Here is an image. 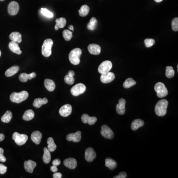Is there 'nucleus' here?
<instances>
[{
    "label": "nucleus",
    "instance_id": "8fccbe9b",
    "mask_svg": "<svg viewBox=\"0 0 178 178\" xmlns=\"http://www.w3.org/2000/svg\"><path fill=\"white\" fill-rule=\"evenodd\" d=\"M5 138V136L3 134H0V142L3 141Z\"/></svg>",
    "mask_w": 178,
    "mask_h": 178
},
{
    "label": "nucleus",
    "instance_id": "6e6d98bb",
    "mask_svg": "<svg viewBox=\"0 0 178 178\" xmlns=\"http://www.w3.org/2000/svg\"><path fill=\"white\" fill-rule=\"evenodd\" d=\"M55 30H58L59 29V28L58 27L57 25H55Z\"/></svg>",
    "mask_w": 178,
    "mask_h": 178
},
{
    "label": "nucleus",
    "instance_id": "c85d7f7f",
    "mask_svg": "<svg viewBox=\"0 0 178 178\" xmlns=\"http://www.w3.org/2000/svg\"><path fill=\"white\" fill-rule=\"evenodd\" d=\"M34 115H35L34 112L31 109H29L24 112L22 118L24 120L30 121L34 118Z\"/></svg>",
    "mask_w": 178,
    "mask_h": 178
},
{
    "label": "nucleus",
    "instance_id": "37998d69",
    "mask_svg": "<svg viewBox=\"0 0 178 178\" xmlns=\"http://www.w3.org/2000/svg\"><path fill=\"white\" fill-rule=\"evenodd\" d=\"M7 171V167L3 164H0V174H4L6 173Z\"/></svg>",
    "mask_w": 178,
    "mask_h": 178
},
{
    "label": "nucleus",
    "instance_id": "473e14b6",
    "mask_svg": "<svg viewBox=\"0 0 178 178\" xmlns=\"http://www.w3.org/2000/svg\"><path fill=\"white\" fill-rule=\"evenodd\" d=\"M90 11V8L88 6L84 5L81 7L80 9L79 10V15L82 17L87 16L89 14Z\"/></svg>",
    "mask_w": 178,
    "mask_h": 178
},
{
    "label": "nucleus",
    "instance_id": "ddd939ff",
    "mask_svg": "<svg viewBox=\"0 0 178 178\" xmlns=\"http://www.w3.org/2000/svg\"><path fill=\"white\" fill-rule=\"evenodd\" d=\"M96 157V153L94 149L92 148H89L86 150L85 158L88 162H92Z\"/></svg>",
    "mask_w": 178,
    "mask_h": 178
},
{
    "label": "nucleus",
    "instance_id": "cd10ccee",
    "mask_svg": "<svg viewBox=\"0 0 178 178\" xmlns=\"http://www.w3.org/2000/svg\"><path fill=\"white\" fill-rule=\"evenodd\" d=\"M19 68L18 66H14L6 70L5 72V75L7 77H11L14 74L18 73L19 71Z\"/></svg>",
    "mask_w": 178,
    "mask_h": 178
},
{
    "label": "nucleus",
    "instance_id": "864d4df0",
    "mask_svg": "<svg viewBox=\"0 0 178 178\" xmlns=\"http://www.w3.org/2000/svg\"><path fill=\"white\" fill-rule=\"evenodd\" d=\"M68 28H69V30H71L72 31H74V27L72 25H69V26H68Z\"/></svg>",
    "mask_w": 178,
    "mask_h": 178
},
{
    "label": "nucleus",
    "instance_id": "a211bd4d",
    "mask_svg": "<svg viewBox=\"0 0 178 178\" xmlns=\"http://www.w3.org/2000/svg\"><path fill=\"white\" fill-rule=\"evenodd\" d=\"M63 164L66 167L70 169H74L77 166V162L75 158H69L65 159Z\"/></svg>",
    "mask_w": 178,
    "mask_h": 178
},
{
    "label": "nucleus",
    "instance_id": "412c9836",
    "mask_svg": "<svg viewBox=\"0 0 178 178\" xmlns=\"http://www.w3.org/2000/svg\"><path fill=\"white\" fill-rule=\"evenodd\" d=\"M9 47L10 51H13V53L18 55L22 54V51L20 50V47H19L18 44L16 42L11 41L9 43Z\"/></svg>",
    "mask_w": 178,
    "mask_h": 178
},
{
    "label": "nucleus",
    "instance_id": "f03ea898",
    "mask_svg": "<svg viewBox=\"0 0 178 178\" xmlns=\"http://www.w3.org/2000/svg\"><path fill=\"white\" fill-rule=\"evenodd\" d=\"M28 96H29L28 93L25 91H22L20 93L14 92L10 95V99L13 103H19L26 100Z\"/></svg>",
    "mask_w": 178,
    "mask_h": 178
},
{
    "label": "nucleus",
    "instance_id": "4c0bfd02",
    "mask_svg": "<svg viewBox=\"0 0 178 178\" xmlns=\"http://www.w3.org/2000/svg\"><path fill=\"white\" fill-rule=\"evenodd\" d=\"M63 34V38L67 41H70L72 37V33L69 30H64Z\"/></svg>",
    "mask_w": 178,
    "mask_h": 178
},
{
    "label": "nucleus",
    "instance_id": "79ce46f5",
    "mask_svg": "<svg viewBox=\"0 0 178 178\" xmlns=\"http://www.w3.org/2000/svg\"><path fill=\"white\" fill-rule=\"evenodd\" d=\"M172 28L174 31H178V18H176L172 21Z\"/></svg>",
    "mask_w": 178,
    "mask_h": 178
},
{
    "label": "nucleus",
    "instance_id": "f8f14e48",
    "mask_svg": "<svg viewBox=\"0 0 178 178\" xmlns=\"http://www.w3.org/2000/svg\"><path fill=\"white\" fill-rule=\"evenodd\" d=\"M71 105L69 104H65L63 105V107L59 109V112L60 115L63 117H68L70 115L72 112Z\"/></svg>",
    "mask_w": 178,
    "mask_h": 178
},
{
    "label": "nucleus",
    "instance_id": "f257e3e1",
    "mask_svg": "<svg viewBox=\"0 0 178 178\" xmlns=\"http://www.w3.org/2000/svg\"><path fill=\"white\" fill-rule=\"evenodd\" d=\"M168 102L166 99H161L157 103L155 107L156 114L158 116H163L167 112Z\"/></svg>",
    "mask_w": 178,
    "mask_h": 178
},
{
    "label": "nucleus",
    "instance_id": "b1692460",
    "mask_svg": "<svg viewBox=\"0 0 178 178\" xmlns=\"http://www.w3.org/2000/svg\"><path fill=\"white\" fill-rule=\"evenodd\" d=\"M44 85L46 88L50 92H53L55 88V84L54 81L51 79H46L44 81Z\"/></svg>",
    "mask_w": 178,
    "mask_h": 178
},
{
    "label": "nucleus",
    "instance_id": "f3484780",
    "mask_svg": "<svg viewBox=\"0 0 178 178\" xmlns=\"http://www.w3.org/2000/svg\"><path fill=\"white\" fill-rule=\"evenodd\" d=\"M81 120L85 124L88 123L89 125H92L97 122V118L95 117H90L88 114H84L82 116Z\"/></svg>",
    "mask_w": 178,
    "mask_h": 178
},
{
    "label": "nucleus",
    "instance_id": "bb28decb",
    "mask_svg": "<svg viewBox=\"0 0 178 178\" xmlns=\"http://www.w3.org/2000/svg\"><path fill=\"white\" fill-rule=\"evenodd\" d=\"M105 166L109 168V169L113 170L115 169L117 166V163L115 161L111 158H107L105 159Z\"/></svg>",
    "mask_w": 178,
    "mask_h": 178
},
{
    "label": "nucleus",
    "instance_id": "20e7f679",
    "mask_svg": "<svg viewBox=\"0 0 178 178\" xmlns=\"http://www.w3.org/2000/svg\"><path fill=\"white\" fill-rule=\"evenodd\" d=\"M53 43V41L51 39H47L44 41L42 47V54L44 57H49L51 55Z\"/></svg>",
    "mask_w": 178,
    "mask_h": 178
},
{
    "label": "nucleus",
    "instance_id": "a19ab883",
    "mask_svg": "<svg viewBox=\"0 0 178 178\" xmlns=\"http://www.w3.org/2000/svg\"><path fill=\"white\" fill-rule=\"evenodd\" d=\"M144 44L147 48H150L153 46L156 42L153 39H146L144 41Z\"/></svg>",
    "mask_w": 178,
    "mask_h": 178
},
{
    "label": "nucleus",
    "instance_id": "72a5a7b5",
    "mask_svg": "<svg viewBox=\"0 0 178 178\" xmlns=\"http://www.w3.org/2000/svg\"><path fill=\"white\" fill-rule=\"evenodd\" d=\"M136 82L132 78H129L126 80L123 83V87L125 89H128L135 85Z\"/></svg>",
    "mask_w": 178,
    "mask_h": 178
},
{
    "label": "nucleus",
    "instance_id": "c756f323",
    "mask_svg": "<svg viewBox=\"0 0 178 178\" xmlns=\"http://www.w3.org/2000/svg\"><path fill=\"white\" fill-rule=\"evenodd\" d=\"M48 144V149L50 152H54L57 148V145L55 143L54 140L51 137L48 138L47 140Z\"/></svg>",
    "mask_w": 178,
    "mask_h": 178
},
{
    "label": "nucleus",
    "instance_id": "4d7b16f0",
    "mask_svg": "<svg viewBox=\"0 0 178 178\" xmlns=\"http://www.w3.org/2000/svg\"><path fill=\"white\" fill-rule=\"evenodd\" d=\"M1 54H2L1 51V50H0V57H1Z\"/></svg>",
    "mask_w": 178,
    "mask_h": 178
},
{
    "label": "nucleus",
    "instance_id": "5fc2aeb1",
    "mask_svg": "<svg viewBox=\"0 0 178 178\" xmlns=\"http://www.w3.org/2000/svg\"><path fill=\"white\" fill-rule=\"evenodd\" d=\"M156 3H160L161 2H162L163 0H154Z\"/></svg>",
    "mask_w": 178,
    "mask_h": 178
},
{
    "label": "nucleus",
    "instance_id": "393cba45",
    "mask_svg": "<svg viewBox=\"0 0 178 178\" xmlns=\"http://www.w3.org/2000/svg\"><path fill=\"white\" fill-rule=\"evenodd\" d=\"M48 100L47 98H44L43 99L37 98L34 100L33 103V106L36 108H39L41 107L43 104H45L47 103Z\"/></svg>",
    "mask_w": 178,
    "mask_h": 178
},
{
    "label": "nucleus",
    "instance_id": "a878e982",
    "mask_svg": "<svg viewBox=\"0 0 178 178\" xmlns=\"http://www.w3.org/2000/svg\"><path fill=\"white\" fill-rule=\"evenodd\" d=\"M144 124V121L141 119H136L133 121L131 124V129L134 131L137 130L139 128L143 126Z\"/></svg>",
    "mask_w": 178,
    "mask_h": 178
},
{
    "label": "nucleus",
    "instance_id": "a18cd8bd",
    "mask_svg": "<svg viewBox=\"0 0 178 178\" xmlns=\"http://www.w3.org/2000/svg\"><path fill=\"white\" fill-rule=\"evenodd\" d=\"M60 163H61V161H60L59 159H55L53 160L52 164H53V165L58 166L59 165V164H60Z\"/></svg>",
    "mask_w": 178,
    "mask_h": 178
},
{
    "label": "nucleus",
    "instance_id": "ea45409f",
    "mask_svg": "<svg viewBox=\"0 0 178 178\" xmlns=\"http://www.w3.org/2000/svg\"><path fill=\"white\" fill-rule=\"evenodd\" d=\"M64 80L65 83L67 84H68V85H72L74 83L75 79H74V76H70L67 74V75L65 76Z\"/></svg>",
    "mask_w": 178,
    "mask_h": 178
},
{
    "label": "nucleus",
    "instance_id": "de8ad7c7",
    "mask_svg": "<svg viewBox=\"0 0 178 178\" xmlns=\"http://www.w3.org/2000/svg\"><path fill=\"white\" fill-rule=\"evenodd\" d=\"M51 170L53 172H57L58 171V169L56 166L53 165L51 167Z\"/></svg>",
    "mask_w": 178,
    "mask_h": 178
},
{
    "label": "nucleus",
    "instance_id": "5701e85b",
    "mask_svg": "<svg viewBox=\"0 0 178 178\" xmlns=\"http://www.w3.org/2000/svg\"><path fill=\"white\" fill-rule=\"evenodd\" d=\"M10 39L13 41L19 44L22 41V36L20 33L18 32H14L11 33L10 35Z\"/></svg>",
    "mask_w": 178,
    "mask_h": 178
},
{
    "label": "nucleus",
    "instance_id": "603ef678",
    "mask_svg": "<svg viewBox=\"0 0 178 178\" xmlns=\"http://www.w3.org/2000/svg\"><path fill=\"white\" fill-rule=\"evenodd\" d=\"M4 151L3 148H0V156H2L4 154Z\"/></svg>",
    "mask_w": 178,
    "mask_h": 178
},
{
    "label": "nucleus",
    "instance_id": "9d476101",
    "mask_svg": "<svg viewBox=\"0 0 178 178\" xmlns=\"http://www.w3.org/2000/svg\"><path fill=\"white\" fill-rule=\"evenodd\" d=\"M115 76L113 72H108L107 73L102 74L100 76V81L102 83L107 84L113 81L115 79Z\"/></svg>",
    "mask_w": 178,
    "mask_h": 178
},
{
    "label": "nucleus",
    "instance_id": "2f4dec72",
    "mask_svg": "<svg viewBox=\"0 0 178 178\" xmlns=\"http://www.w3.org/2000/svg\"><path fill=\"white\" fill-rule=\"evenodd\" d=\"M13 117V114L10 111H6L4 115L2 117L1 121L4 123H9Z\"/></svg>",
    "mask_w": 178,
    "mask_h": 178
},
{
    "label": "nucleus",
    "instance_id": "423d86ee",
    "mask_svg": "<svg viewBox=\"0 0 178 178\" xmlns=\"http://www.w3.org/2000/svg\"><path fill=\"white\" fill-rule=\"evenodd\" d=\"M15 143L18 146H22L26 143L28 140V136L25 134H20L18 132L14 133L12 137Z\"/></svg>",
    "mask_w": 178,
    "mask_h": 178
},
{
    "label": "nucleus",
    "instance_id": "49530a36",
    "mask_svg": "<svg viewBox=\"0 0 178 178\" xmlns=\"http://www.w3.org/2000/svg\"><path fill=\"white\" fill-rule=\"evenodd\" d=\"M62 177V174L60 173L55 172L53 175V178H61Z\"/></svg>",
    "mask_w": 178,
    "mask_h": 178
},
{
    "label": "nucleus",
    "instance_id": "dca6fc26",
    "mask_svg": "<svg viewBox=\"0 0 178 178\" xmlns=\"http://www.w3.org/2000/svg\"><path fill=\"white\" fill-rule=\"evenodd\" d=\"M88 49L89 53L94 55H98L100 54L101 51L100 47L97 44H90L88 46Z\"/></svg>",
    "mask_w": 178,
    "mask_h": 178
},
{
    "label": "nucleus",
    "instance_id": "2eb2a0df",
    "mask_svg": "<svg viewBox=\"0 0 178 178\" xmlns=\"http://www.w3.org/2000/svg\"><path fill=\"white\" fill-rule=\"evenodd\" d=\"M126 100L124 99H119V103L116 107L117 113L120 115H123L125 112Z\"/></svg>",
    "mask_w": 178,
    "mask_h": 178
},
{
    "label": "nucleus",
    "instance_id": "c03bdc74",
    "mask_svg": "<svg viewBox=\"0 0 178 178\" xmlns=\"http://www.w3.org/2000/svg\"><path fill=\"white\" fill-rule=\"evenodd\" d=\"M127 177V174L124 172H120L119 175L116 176L114 177V178H125Z\"/></svg>",
    "mask_w": 178,
    "mask_h": 178
},
{
    "label": "nucleus",
    "instance_id": "4468645a",
    "mask_svg": "<svg viewBox=\"0 0 178 178\" xmlns=\"http://www.w3.org/2000/svg\"><path fill=\"white\" fill-rule=\"evenodd\" d=\"M67 139L69 142L73 141L75 143L79 142L81 139V132L80 131H77L76 133L69 134L67 136Z\"/></svg>",
    "mask_w": 178,
    "mask_h": 178
},
{
    "label": "nucleus",
    "instance_id": "3c124183",
    "mask_svg": "<svg viewBox=\"0 0 178 178\" xmlns=\"http://www.w3.org/2000/svg\"><path fill=\"white\" fill-rule=\"evenodd\" d=\"M68 74L69 75L72 76H74L75 75V73H74V72L72 71V70H70V71H69L68 72Z\"/></svg>",
    "mask_w": 178,
    "mask_h": 178
},
{
    "label": "nucleus",
    "instance_id": "4be33fe9",
    "mask_svg": "<svg viewBox=\"0 0 178 178\" xmlns=\"http://www.w3.org/2000/svg\"><path fill=\"white\" fill-rule=\"evenodd\" d=\"M42 137V135L41 133L37 131L33 132L31 136L32 140L36 144H40Z\"/></svg>",
    "mask_w": 178,
    "mask_h": 178
},
{
    "label": "nucleus",
    "instance_id": "09e8293b",
    "mask_svg": "<svg viewBox=\"0 0 178 178\" xmlns=\"http://www.w3.org/2000/svg\"><path fill=\"white\" fill-rule=\"evenodd\" d=\"M0 161L2 162H5L6 161V158L5 156L3 155L0 156Z\"/></svg>",
    "mask_w": 178,
    "mask_h": 178
},
{
    "label": "nucleus",
    "instance_id": "58836bf2",
    "mask_svg": "<svg viewBox=\"0 0 178 178\" xmlns=\"http://www.w3.org/2000/svg\"><path fill=\"white\" fill-rule=\"evenodd\" d=\"M41 14L44 16H46V18H52L54 16L53 13L45 8H41Z\"/></svg>",
    "mask_w": 178,
    "mask_h": 178
},
{
    "label": "nucleus",
    "instance_id": "1a4fd4ad",
    "mask_svg": "<svg viewBox=\"0 0 178 178\" xmlns=\"http://www.w3.org/2000/svg\"><path fill=\"white\" fill-rule=\"evenodd\" d=\"M100 133L103 137L106 139H112L114 137V133L113 131L111 128L106 125H104L102 126Z\"/></svg>",
    "mask_w": 178,
    "mask_h": 178
},
{
    "label": "nucleus",
    "instance_id": "7ed1b4c3",
    "mask_svg": "<svg viewBox=\"0 0 178 178\" xmlns=\"http://www.w3.org/2000/svg\"><path fill=\"white\" fill-rule=\"evenodd\" d=\"M82 55V51L79 48H75L70 51L69 59L70 63L73 65H78L80 63V57Z\"/></svg>",
    "mask_w": 178,
    "mask_h": 178
},
{
    "label": "nucleus",
    "instance_id": "c9c22d12",
    "mask_svg": "<svg viewBox=\"0 0 178 178\" xmlns=\"http://www.w3.org/2000/svg\"><path fill=\"white\" fill-rule=\"evenodd\" d=\"M56 25L59 28H63L67 24V20L64 18H60L56 19Z\"/></svg>",
    "mask_w": 178,
    "mask_h": 178
},
{
    "label": "nucleus",
    "instance_id": "f704fd0d",
    "mask_svg": "<svg viewBox=\"0 0 178 178\" xmlns=\"http://www.w3.org/2000/svg\"><path fill=\"white\" fill-rule=\"evenodd\" d=\"M97 19L95 18H92L90 20V22L87 25V27H88V29L89 30H91V31H93V30H94L96 28L97 25Z\"/></svg>",
    "mask_w": 178,
    "mask_h": 178
},
{
    "label": "nucleus",
    "instance_id": "13d9d810",
    "mask_svg": "<svg viewBox=\"0 0 178 178\" xmlns=\"http://www.w3.org/2000/svg\"><path fill=\"white\" fill-rule=\"evenodd\" d=\"M4 0H0V1H3Z\"/></svg>",
    "mask_w": 178,
    "mask_h": 178
},
{
    "label": "nucleus",
    "instance_id": "e433bc0d",
    "mask_svg": "<svg viewBox=\"0 0 178 178\" xmlns=\"http://www.w3.org/2000/svg\"><path fill=\"white\" fill-rule=\"evenodd\" d=\"M166 76L168 78H173L175 75V71L173 67H167L166 68Z\"/></svg>",
    "mask_w": 178,
    "mask_h": 178
},
{
    "label": "nucleus",
    "instance_id": "aec40b11",
    "mask_svg": "<svg viewBox=\"0 0 178 178\" xmlns=\"http://www.w3.org/2000/svg\"><path fill=\"white\" fill-rule=\"evenodd\" d=\"M36 77V74L35 72H32L30 74H28L26 73H22L19 75V79L22 82H26L28 80H31L33 78Z\"/></svg>",
    "mask_w": 178,
    "mask_h": 178
},
{
    "label": "nucleus",
    "instance_id": "6e6552de",
    "mask_svg": "<svg viewBox=\"0 0 178 178\" xmlns=\"http://www.w3.org/2000/svg\"><path fill=\"white\" fill-rule=\"evenodd\" d=\"M112 67V63L109 60H105L99 65L98 68V71L100 74L107 73L110 71Z\"/></svg>",
    "mask_w": 178,
    "mask_h": 178
},
{
    "label": "nucleus",
    "instance_id": "0eeeda50",
    "mask_svg": "<svg viewBox=\"0 0 178 178\" xmlns=\"http://www.w3.org/2000/svg\"><path fill=\"white\" fill-rule=\"evenodd\" d=\"M86 87L82 83H79L73 86L71 89V93L74 96H78L85 92Z\"/></svg>",
    "mask_w": 178,
    "mask_h": 178
},
{
    "label": "nucleus",
    "instance_id": "7c9ffc66",
    "mask_svg": "<svg viewBox=\"0 0 178 178\" xmlns=\"http://www.w3.org/2000/svg\"><path fill=\"white\" fill-rule=\"evenodd\" d=\"M44 153L43 156V160L44 163L48 164L50 162L51 159V155L50 152L47 148H44Z\"/></svg>",
    "mask_w": 178,
    "mask_h": 178
},
{
    "label": "nucleus",
    "instance_id": "39448f33",
    "mask_svg": "<svg viewBox=\"0 0 178 178\" xmlns=\"http://www.w3.org/2000/svg\"><path fill=\"white\" fill-rule=\"evenodd\" d=\"M154 90L157 93L158 98H162L168 95V90L164 84L161 82H158L154 86Z\"/></svg>",
    "mask_w": 178,
    "mask_h": 178
},
{
    "label": "nucleus",
    "instance_id": "6ab92c4d",
    "mask_svg": "<svg viewBox=\"0 0 178 178\" xmlns=\"http://www.w3.org/2000/svg\"><path fill=\"white\" fill-rule=\"evenodd\" d=\"M37 164L34 161L28 160L24 162V168L27 172L32 173L33 172L34 169L36 167Z\"/></svg>",
    "mask_w": 178,
    "mask_h": 178
},
{
    "label": "nucleus",
    "instance_id": "9b49d317",
    "mask_svg": "<svg viewBox=\"0 0 178 178\" xmlns=\"http://www.w3.org/2000/svg\"><path fill=\"white\" fill-rule=\"evenodd\" d=\"M19 5L16 2H11L9 4L8 12L10 15H15L17 14L19 11Z\"/></svg>",
    "mask_w": 178,
    "mask_h": 178
}]
</instances>
